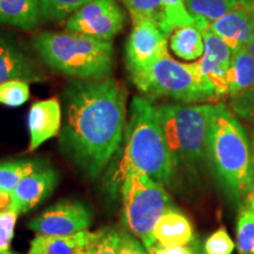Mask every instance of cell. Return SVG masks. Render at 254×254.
<instances>
[{"label": "cell", "instance_id": "6da1fadb", "mask_svg": "<svg viewBox=\"0 0 254 254\" xmlns=\"http://www.w3.org/2000/svg\"><path fill=\"white\" fill-rule=\"evenodd\" d=\"M126 99L125 88L113 78L73 79L64 91L60 146L86 176H99L123 144Z\"/></svg>", "mask_w": 254, "mask_h": 254}, {"label": "cell", "instance_id": "7a4b0ae2", "mask_svg": "<svg viewBox=\"0 0 254 254\" xmlns=\"http://www.w3.org/2000/svg\"><path fill=\"white\" fill-rule=\"evenodd\" d=\"M119 174L133 168L161 185H170L176 165L165 139L157 109L142 97L129 104Z\"/></svg>", "mask_w": 254, "mask_h": 254}, {"label": "cell", "instance_id": "3957f363", "mask_svg": "<svg viewBox=\"0 0 254 254\" xmlns=\"http://www.w3.org/2000/svg\"><path fill=\"white\" fill-rule=\"evenodd\" d=\"M40 59L53 71L80 80L111 78L114 50L111 41L74 32H44L33 40Z\"/></svg>", "mask_w": 254, "mask_h": 254}, {"label": "cell", "instance_id": "277c9868", "mask_svg": "<svg viewBox=\"0 0 254 254\" xmlns=\"http://www.w3.org/2000/svg\"><path fill=\"white\" fill-rule=\"evenodd\" d=\"M208 158L222 189L234 200L250 192L251 148L245 129L222 105L209 123Z\"/></svg>", "mask_w": 254, "mask_h": 254}, {"label": "cell", "instance_id": "5b68a950", "mask_svg": "<svg viewBox=\"0 0 254 254\" xmlns=\"http://www.w3.org/2000/svg\"><path fill=\"white\" fill-rule=\"evenodd\" d=\"M155 109L176 168H194L208 157L214 105H163Z\"/></svg>", "mask_w": 254, "mask_h": 254}, {"label": "cell", "instance_id": "8992f818", "mask_svg": "<svg viewBox=\"0 0 254 254\" xmlns=\"http://www.w3.org/2000/svg\"><path fill=\"white\" fill-rule=\"evenodd\" d=\"M134 86L150 97H168L184 103L215 99L213 85L195 63L174 60L170 53L142 71L129 73Z\"/></svg>", "mask_w": 254, "mask_h": 254}, {"label": "cell", "instance_id": "52a82bcc", "mask_svg": "<svg viewBox=\"0 0 254 254\" xmlns=\"http://www.w3.org/2000/svg\"><path fill=\"white\" fill-rule=\"evenodd\" d=\"M120 178H123V224L148 251L155 244V225L161 215L172 207L171 198L164 185L133 168L124 171Z\"/></svg>", "mask_w": 254, "mask_h": 254}, {"label": "cell", "instance_id": "ba28073f", "mask_svg": "<svg viewBox=\"0 0 254 254\" xmlns=\"http://www.w3.org/2000/svg\"><path fill=\"white\" fill-rule=\"evenodd\" d=\"M125 13L117 0H91L66 19V31L111 41L123 31Z\"/></svg>", "mask_w": 254, "mask_h": 254}, {"label": "cell", "instance_id": "9c48e42d", "mask_svg": "<svg viewBox=\"0 0 254 254\" xmlns=\"http://www.w3.org/2000/svg\"><path fill=\"white\" fill-rule=\"evenodd\" d=\"M91 224L90 206L79 200H63L28 221L27 226L38 236L67 237L87 231Z\"/></svg>", "mask_w": 254, "mask_h": 254}, {"label": "cell", "instance_id": "30bf717a", "mask_svg": "<svg viewBox=\"0 0 254 254\" xmlns=\"http://www.w3.org/2000/svg\"><path fill=\"white\" fill-rule=\"evenodd\" d=\"M167 37L158 23L141 20L133 24L126 43V67L129 73L142 71L168 53Z\"/></svg>", "mask_w": 254, "mask_h": 254}, {"label": "cell", "instance_id": "8fae6325", "mask_svg": "<svg viewBox=\"0 0 254 254\" xmlns=\"http://www.w3.org/2000/svg\"><path fill=\"white\" fill-rule=\"evenodd\" d=\"M201 34L204 38L205 51L195 64L202 74L213 85L215 98L225 97L230 93L228 71L233 51L208 28L201 31Z\"/></svg>", "mask_w": 254, "mask_h": 254}, {"label": "cell", "instance_id": "7c38bea8", "mask_svg": "<svg viewBox=\"0 0 254 254\" xmlns=\"http://www.w3.org/2000/svg\"><path fill=\"white\" fill-rule=\"evenodd\" d=\"M59 174L53 167L43 166L28 174L12 190L8 211L18 215L27 213L52 194L58 185Z\"/></svg>", "mask_w": 254, "mask_h": 254}, {"label": "cell", "instance_id": "4fadbf2b", "mask_svg": "<svg viewBox=\"0 0 254 254\" xmlns=\"http://www.w3.org/2000/svg\"><path fill=\"white\" fill-rule=\"evenodd\" d=\"M13 79L28 82L45 80L38 63L12 38L0 34V84Z\"/></svg>", "mask_w": 254, "mask_h": 254}, {"label": "cell", "instance_id": "5bb4252c", "mask_svg": "<svg viewBox=\"0 0 254 254\" xmlns=\"http://www.w3.org/2000/svg\"><path fill=\"white\" fill-rule=\"evenodd\" d=\"M213 32L228 47L236 52L245 47L254 38V15L244 0H239L230 12L209 24Z\"/></svg>", "mask_w": 254, "mask_h": 254}, {"label": "cell", "instance_id": "9a60e30c", "mask_svg": "<svg viewBox=\"0 0 254 254\" xmlns=\"http://www.w3.org/2000/svg\"><path fill=\"white\" fill-rule=\"evenodd\" d=\"M63 112L58 98L34 103L28 111L27 126L30 132L28 151L37 150L49 139L58 135L62 129Z\"/></svg>", "mask_w": 254, "mask_h": 254}, {"label": "cell", "instance_id": "2e32d148", "mask_svg": "<svg viewBox=\"0 0 254 254\" xmlns=\"http://www.w3.org/2000/svg\"><path fill=\"white\" fill-rule=\"evenodd\" d=\"M99 231H82L67 237L37 236L27 254H88Z\"/></svg>", "mask_w": 254, "mask_h": 254}, {"label": "cell", "instance_id": "e0dca14e", "mask_svg": "<svg viewBox=\"0 0 254 254\" xmlns=\"http://www.w3.org/2000/svg\"><path fill=\"white\" fill-rule=\"evenodd\" d=\"M153 238L155 244L163 247L186 246L194 241V233L190 219L177 208L171 207L158 220Z\"/></svg>", "mask_w": 254, "mask_h": 254}, {"label": "cell", "instance_id": "ac0fdd59", "mask_svg": "<svg viewBox=\"0 0 254 254\" xmlns=\"http://www.w3.org/2000/svg\"><path fill=\"white\" fill-rule=\"evenodd\" d=\"M40 20V0H0V24L32 32Z\"/></svg>", "mask_w": 254, "mask_h": 254}, {"label": "cell", "instance_id": "d6986e66", "mask_svg": "<svg viewBox=\"0 0 254 254\" xmlns=\"http://www.w3.org/2000/svg\"><path fill=\"white\" fill-rule=\"evenodd\" d=\"M228 84L232 97H243L254 91V59L245 47L233 52L228 71Z\"/></svg>", "mask_w": 254, "mask_h": 254}, {"label": "cell", "instance_id": "ffe728a7", "mask_svg": "<svg viewBox=\"0 0 254 254\" xmlns=\"http://www.w3.org/2000/svg\"><path fill=\"white\" fill-rule=\"evenodd\" d=\"M238 2L239 0H185L187 11L194 19V26L200 32L230 12Z\"/></svg>", "mask_w": 254, "mask_h": 254}, {"label": "cell", "instance_id": "44dd1931", "mask_svg": "<svg viewBox=\"0 0 254 254\" xmlns=\"http://www.w3.org/2000/svg\"><path fill=\"white\" fill-rule=\"evenodd\" d=\"M170 47L184 60H195L204 55V38L195 26H182L170 34Z\"/></svg>", "mask_w": 254, "mask_h": 254}, {"label": "cell", "instance_id": "7402d4cb", "mask_svg": "<svg viewBox=\"0 0 254 254\" xmlns=\"http://www.w3.org/2000/svg\"><path fill=\"white\" fill-rule=\"evenodd\" d=\"M45 166V161L37 159H17L0 163V190L11 193L24 178Z\"/></svg>", "mask_w": 254, "mask_h": 254}, {"label": "cell", "instance_id": "603a6c76", "mask_svg": "<svg viewBox=\"0 0 254 254\" xmlns=\"http://www.w3.org/2000/svg\"><path fill=\"white\" fill-rule=\"evenodd\" d=\"M164 9V24L161 30L170 36L178 27L194 26V19L186 8L185 0H161Z\"/></svg>", "mask_w": 254, "mask_h": 254}, {"label": "cell", "instance_id": "cb8c5ba5", "mask_svg": "<svg viewBox=\"0 0 254 254\" xmlns=\"http://www.w3.org/2000/svg\"><path fill=\"white\" fill-rule=\"evenodd\" d=\"M91 0H40L41 19L62 23Z\"/></svg>", "mask_w": 254, "mask_h": 254}, {"label": "cell", "instance_id": "d4e9b609", "mask_svg": "<svg viewBox=\"0 0 254 254\" xmlns=\"http://www.w3.org/2000/svg\"><path fill=\"white\" fill-rule=\"evenodd\" d=\"M126 8L128 9L132 24L141 20H153L163 26L164 9L161 0H127Z\"/></svg>", "mask_w": 254, "mask_h": 254}, {"label": "cell", "instance_id": "484cf974", "mask_svg": "<svg viewBox=\"0 0 254 254\" xmlns=\"http://www.w3.org/2000/svg\"><path fill=\"white\" fill-rule=\"evenodd\" d=\"M237 247L240 254H254V214L249 205L241 208L238 218Z\"/></svg>", "mask_w": 254, "mask_h": 254}, {"label": "cell", "instance_id": "4316f807", "mask_svg": "<svg viewBox=\"0 0 254 254\" xmlns=\"http://www.w3.org/2000/svg\"><path fill=\"white\" fill-rule=\"evenodd\" d=\"M30 99V82L13 79L0 84V104L7 107H19Z\"/></svg>", "mask_w": 254, "mask_h": 254}, {"label": "cell", "instance_id": "83f0119b", "mask_svg": "<svg viewBox=\"0 0 254 254\" xmlns=\"http://www.w3.org/2000/svg\"><path fill=\"white\" fill-rule=\"evenodd\" d=\"M234 245L230 234L225 228H219L205 241V254H232Z\"/></svg>", "mask_w": 254, "mask_h": 254}, {"label": "cell", "instance_id": "f1b7e54d", "mask_svg": "<svg viewBox=\"0 0 254 254\" xmlns=\"http://www.w3.org/2000/svg\"><path fill=\"white\" fill-rule=\"evenodd\" d=\"M119 239V233L116 230H101L88 254H118Z\"/></svg>", "mask_w": 254, "mask_h": 254}, {"label": "cell", "instance_id": "f546056e", "mask_svg": "<svg viewBox=\"0 0 254 254\" xmlns=\"http://www.w3.org/2000/svg\"><path fill=\"white\" fill-rule=\"evenodd\" d=\"M18 214L12 211L0 212V253L8 251L14 236Z\"/></svg>", "mask_w": 254, "mask_h": 254}, {"label": "cell", "instance_id": "4dcf8cb0", "mask_svg": "<svg viewBox=\"0 0 254 254\" xmlns=\"http://www.w3.org/2000/svg\"><path fill=\"white\" fill-rule=\"evenodd\" d=\"M119 237L118 254H148L144 244L128 232H122L119 233Z\"/></svg>", "mask_w": 254, "mask_h": 254}, {"label": "cell", "instance_id": "1f68e13d", "mask_svg": "<svg viewBox=\"0 0 254 254\" xmlns=\"http://www.w3.org/2000/svg\"><path fill=\"white\" fill-rule=\"evenodd\" d=\"M250 192H254V135H253V140H252V153H251Z\"/></svg>", "mask_w": 254, "mask_h": 254}, {"label": "cell", "instance_id": "d6a6232c", "mask_svg": "<svg viewBox=\"0 0 254 254\" xmlns=\"http://www.w3.org/2000/svg\"><path fill=\"white\" fill-rule=\"evenodd\" d=\"M247 205L250 206L254 214V192L247 193Z\"/></svg>", "mask_w": 254, "mask_h": 254}, {"label": "cell", "instance_id": "836d02e7", "mask_svg": "<svg viewBox=\"0 0 254 254\" xmlns=\"http://www.w3.org/2000/svg\"><path fill=\"white\" fill-rule=\"evenodd\" d=\"M245 50L247 51V53H249V55L254 59V38L245 46Z\"/></svg>", "mask_w": 254, "mask_h": 254}, {"label": "cell", "instance_id": "e575fe53", "mask_svg": "<svg viewBox=\"0 0 254 254\" xmlns=\"http://www.w3.org/2000/svg\"><path fill=\"white\" fill-rule=\"evenodd\" d=\"M244 1L246 2V5L249 6L250 11L252 12L253 15H254V0H244Z\"/></svg>", "mask_w": 254, "mask_h": 254}, {"label": "cell", "instance_id": "d590c367", "mask_svg": "<svg viewBox=\"0 0 254 254\" xmlns=\"http://www.w3.org/2000/svg\"><path fill=\"white\" fill-rule=\"evenodd\" d=\"M0 254H17V253H13V252H9V251H6V252H2Z\"/></svg>", "mask_w": 254, "mask_h": 254}, {"label": "cell", "instance_id": "8d00e7d4", "mask_svg": "<svg viewBox=\"0 0 254 254\" xmlns=\"http://www.w3.org/2000/svg\"><path fill=\"white\" fill-rule=\"evenodd\" d=\"M119 1H122V2H123V4H124V5H125V4H126V1H127V0H119Z\"/></svg>", "mask_w": 254, "mask_h": 254}, {"label": "cell", "instance_id": "74e56055", "mask_svg": "<svg viewBox=\"0 0 254 254\" xmlns=\"http://www.w3.org/2000/svg\"><path fill=\"white\" fill-rule=\"evenodd\" d=\"M2 192H4V190H0V194H1V193H2Z\"/></svg>", "mask_w": 254, "mask_h": 254}]
</instances>
